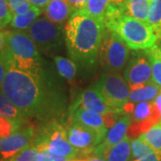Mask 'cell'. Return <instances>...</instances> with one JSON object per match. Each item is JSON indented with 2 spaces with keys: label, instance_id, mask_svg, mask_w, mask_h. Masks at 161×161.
I'll list each match as a JSON object with an SVG mask.
<instances>
[{
  "label": "cell",
  "instance_id": "6da1fadb",
  "mask_svg": "<svg viewBox=\"0 0 161 161\" xmlns=\"http://www.w3.org/2000/svg\"><path fill=\"white\" fill-rule=\"evenodd\" d=\"M0 90L25 118L35 116L45 119L53 112L54 106L47 84L42 79V72L34 74L19 69L10 61Z\"/></svg>",
  "mask_w": 161,
  "mask_h": 161
},
{
  "label": "cell",
  "instance_id": "7a4b0ae2",
  "mask_svg": "<svg viewBox=\"0 0 161 161\" xmlns=\"http://www.w3.org/2000/svg\"><path fill=\"white\" fill-rule=\"evenodd\" d=\"M104 30V23L85 12H75L64 29L65 42L70 57L83 64H93L98 58Z\"/></svg>",
  "mask_w": 161,
  "mask_h": 161
},
{
  "label": "cell",
  "instance_id": "3957f363",
  "mask_svg": "<svg viewBox=\"0 0 161 161\" xmlns=\"http://www.w3.org/2000/svg\"><path fill=\"white\" fill-rule=\"evenodd\" d=\"M106 28L113 31L132 50H146L155 45L158 37L147 22L125 13V6H117L104 21Z\"/></svg>",
  "mask_w": 161,
  "mask_h": 161
},
{
  "label": "cell",
  "instance_id": "277c9868",
  "mask_svg": "<svg viewBox=\"0 0 161 161\" xmlns=\"http://www.w3.org/2000/svg\"><path fill=\"white\" fill-rule=\"evenodd\" d=\"M6 47L9 52L12 64L19 69L39 74L42 72L37 45L28 33L21 31H4Z\"/></svg>",
  "mask_w": 161,
  "mask_h": 161
},
{
  "label": "cell",
  "instance_id": "5b68a950",
  "mask_svg": "<svg viewBox=\"0 0 161 161\" xmlns=\"http://www.w3.org/2000/svg\"><path fill=\"white\" fill-rule=\"evenodd\" d=\"M32 145L40 150H47L54 154L68 158L71 160L80 157H87L82 151L70 143L65 127L56 121L47 124L39 132H35Z\"/></svg>",
  "mask_w": 161,
  "mask_h": 161
},
{
  "label": "cell",
  "instance_id": "8992f818",
  "mask_svg": "<svg viewBox=\"0 0 161 161\" xmlns=\"http://www.w3.org/2000/svg\"><path fill=\"white\" fill-rule=\"evenodd\" d=\"M98 58L105 69L110 72L120 71L128 62L129 47L115 32L105 27Z\"/></svg>",
  "mask_w": 161,
  "mask_h": 161
},
{
  "label": "cell",
  "instance_id": "52a82bcc",
  "mask_svg": "<svg viewBox=\"0 0 161 161\" xmlns=\"http://www.w3.org/2000/svg\"><path fill=\"white\" fill-rule=\"evenodd\" d=\"M102 95L105 102L116 115L124 113V108L129 102L130 88L127 81L115 72L106 74L94 83Z\"/></svg>",
  "mask_w": 161,
  "mask_h": 161
},
{
  "label": "cell",
  "instance_id": "ba28073f",
  "mask_svg": "<svg viewBox=\"0 0 161 161\" xmlns=\"http://www.w3.org/2000/svg\"><path fill=\"white\" fill-rule=\"evenodd\" d=\"M124 113L131 116V125L128 130L131 139H136L161 120L160 113L154 101H142L137 104L128 102Z\"/></svg>",
  "mask_w": 161,
  "mask_h": 161
},
{
  "label": "cell",
  "instance_id": "9c48e42d",
  "mask_svg": "<svg viewBox=\"0 0 161 161\" xmlns=\"http://www.w3.org/2000/svg\"><path fill=\"white\" fill-rule=\"evenodd\" d=\"M27 33L40 48L51 49L60 44L63 28L62 25L53 23L47 17H40L31 24Z\"/></svg>",
  "mask_w": 161,
  "mask_h": 161
},
{
  "label": "cell",
  "instance_id": "30bf717a",
  "mask_svg": "<svg viewBox=\"0 0 161 161\" xmlns=\"http://www.w3.org/2000/svg\"><path fill=\"white\" fill-rule=\"evenodd\" d=\"M64 127L70 143L75 148L82 151L86 156L92 154V150L103 141L106 136V133L104 132L77 124L69 123L68 125Z\"/></svg>",
  "mask_w": 161,
  "mask_h": 161
},
{
  "label": "cell",
  "instance_id": "8fae6325",
  "mask_svg": "<svg viewBox=\"0 0 161 161\" xmlns=\"http://www.w3.org/2000/svg\"><path fill=\"white\" fill-rule=\"evenodd\" d=\"M125 80L130 86V90L154 82L150 60L145 52L133 54L125 70Z\"/></svg>",
  "mask_w": 161,
  "mask_h": 161
},
{
  "label": "cell",
  "instance_id": "7c38bea8",
  "mask_svg": "<svg viewBox=\"0 0 161 161\" xmlns=\"http://www.w3.org/2000/svg\"><path fill=\"white\" fill-rule=\"evenodd\" d=\"M74 105L102 115L105 117L107 126L108 128H110L115 123L114 117L116 114L114 113V111L105 102L102 95L100 94L95 84H93L84 92H81L80 97L77 98Z\"/></svg>",
  "mask_w": 161,
  "mask_h": 161
},
{
  "label": "cell",
  "instance_id": "4fadbf2b",
  "mask_svg": "<svg viewBox=\"0 0 161 161\" xmlns=\"http://www.w3.org/2000/svg\"><path fill=\"white\" fill-rule=\"evenodd\" d=\"M34 136V128L29 125L0 139V156L2 159H9L18 152L28 148L32 144Z\"/></svg>",
  "mask_w": 161,
  "mask_h": 161
},
{
  "label": "cell",
  "instance_id": "5bb4252c",
  "mask_svg": "<svg viewBox=\"0 0 161 161\" xmlns=\"http://www.w3.org/2000/svg\"><path fill=\"white\" fill-rule=\"evenodd\" d=\"M69 123L89 127L107 134L108 126L103 115L73 104L70 108Z\"/></svg>",
  "mask_w": 161,
  "mask_h": 161
},
{
  "label": "cell",
  "instance_id": "9a60e30c",
  "mask_svg": "<svg viewBox=\"0 0 161 161\" xmlns=\"http://www.w3.org/2000/svg\"><path fill=\"white\" fill-rule=\"evenodd\" d=\"M130 125H131V116L129 115L121 116L108 130L103 141L92 150V152L108 149L111 146L120 142L121 141H123L127 136Z\"/></svg>",
  "mask_w": 161,
  "mask_h": 161
},
{
  "label": "cell",
  "instance_id": "2e32d148",
  "mask_svg": "<svg viewBox=\"0 0 161 161\" xmlns=\"http://www.w3.org/2000/svg\"><path fill=\"white\" fill-rule=\"evenodd\" d=\"M92 154L102 158L107 161H134L131 146V138L126 136L120 142L108 149L93 151Z\"/></svg>",
  "mask_w": 161,
  "mask_h": 161
},
{
  "label": "cell",
  "instance_id": "e0dca14e",
  "mask_svg": "<svg viewBox=\"0 0 161 161\" xmlns=\"http://www.w3.org/2000/svg\"><path fill=\"white\" fill-rule=\"evenodd\" d=\"M44 13L49 21L62 25L75 11L65 0H51L44 8Z\"/></svg>",
  "mask_w": 161,
  "mask_h": 161
},
{
  "label": "cell",
  "instance_id": "ac0fdd59",
  "mask_svg": "<svg viewBox=\"0 0 161 161\" xmlns=\"http://www.w3.org/2000/svg\"><path fill=\"white\" fill-rule=\"evenodd\" d=\"M116 5L117 4L113 3L112 0H89L85 6L80 10L104 23L108 14Z\"/></svg>",
  "mask_w": 161,
  "mask_h": 161
},
{
  "label": "cell",
  "instance_id": "d6986e66",
  "mask_svg": "<svg viewBox=\"0 0 161 161\" xmlns=\"http://www.w3.org/2000/svg\"><path fill=\"white\" fill-rule=\"evenodd\" d=\"M132 151L135 160L161 161V153L153 150L141 139H131Z\"/></svg>",
  "mask_w": 161,
  "mask_h": 161
},
{
  "label": "cell",
  "instance_id": "ffe728a7",
  "mask_svg": "<svg viewBox=\"0 0 161 161\" xmlns=\"http://www.w3.org/2000/svg\"><path fill=\"white\" fill-rule=\"evenodd\" d=\"M160 92L161 86L155 82H150L131 90L129 102L135 104L142 101H153Z\"/></svg>",
  "mask_w": 161,
  "mask_h": 161
},
{
  "label": "cell",
  "instance_id": "44dd1931",
  "mask_svg": "<svg viewBox=\"0 0 161 161\" xmlns=\"http://www.w3.org/2000/svg\"><path fill=\"white\" fill-rule=\"evenodd\" d=\"M151 0H125V13L143 22H147Z\"/></svg>",
  "mask_w": 161,
  "mask_h": 161
},
{
  "label": "cell",
  "instance_id": "7402d4cb",
  "mask_svg": "<svg viewBox=\"0 0 161 161\" xmlns=\"http://www.w3.org/2000/svg\"><path fill=\"white\" fill-rule=\"evenodd\" d=\"M41 14V10L39 7L31 6V8L23 15H14L11 22V27L17 31L28 30L31 24Z\"/></svg>",
  "mask_w": 161,
  "mask_h": 161
},
{
  "label": "cell",
  "instance_id": "603a6c76",
  "mask_svg": "<svg viewBox=\"0 0 161 161\" xmlns=\"http://www.w3.org/2000/svg\"><path fill=\"white\" fill-rule=\"evenodd\" d=\"M150 60L152 79L156 84L161 86V47L154 45L145 50Z\"/></svg>",
  "mask_w": 161,
  "mask_h": 161
},
{
  "label": "cell",
  "instance_id": "cb8c5ba5",
  "mask_svg": "<svg viewBox=\"0 0 161 161\" xmlns=\"http://www.w3.org/2000/svg\"><path fill=\"white\" fill-rule=\"evenodd\" d=\"M147 23L155 32L158 40L161 39V0H151Z\"/></svg>",
  "mask_w": 161,
  "mask_h": 161
},
{
  "label": "cell",
  "instance_id": "d4e9b609",
  "mask_svg": "<svg viewBox=\"0 0 161 161\" xmlns=\"http://www.w3.org/2000/svg\"><path fill=\"white\" fill-rule=\"evenodd\" d=\"M153 150L161 153V120L138 137Z\"/></svg>",
  "mask_w": 161,
  "mask_h": 161
},
{
  "label": "cell",
  "instance_id": "484cf974",
  "mask_svg": "<svg viewBox=\"0 0 161 161\" xmlns=\"http://www.w3.org/2000/svg\"><path fill=\"white\" fill-rule=\"evenodd\" d=\"M0 116L13 119H25L23 113L0 90Z\"/></svg>",
  "mask_w": 161,
  "mask_h": 161
},
{
  "label": "cell",
  "instance_id": "4316f807",
  "mask_svg": "<svg viewBox=\"0 0 161 161\" xmlns=\"http://www.w3.org/2000/svg\"><path fill=\"white\" fill-rule=\"evenodd\" d=\"M59 75L67 80H73L76 75V64L74 61L57 56L54 58Z\"/></svg>",
  "mask_w": 161,
  "mask_h": 161
},
{
  "label": "cell",
  "instance_id": "83f0119b",
  "mask_svg": "<svg viewBox=\"0 0 161 161\" xmlns=\"http://www.w3.org/2000/svg\"><path fill=\"white\" fill-rule=\"evenodd\" d=\"M25 119H13L0 116V139L5 138L23 128Z\"/></svg>",
  "mask_w": 161,
  "mask_h": 161
},
{
  "label": "cell",
  "instance_id": "f1b7e54d",
  "mask_svg": "<svg viewBox=\"0 0 161 161\" xmlns=\"http://www.w3.org/2000/svg\"><path fill=\"white\" fill-rule=\"evenodd\" d=\"M6 161H42V153L32 144Z\"/></svg>",
  "mask_w": 161,
  "mask_h": 161
},
{
  "label": "cell",
  "instance_id": "f546056e",
  "mask_svg": "<svg viewBox=\"0 0 161 161\" xmlns=\"http://www.w3.org/2000/svg\"><path fill=\"white\" fill-rule=\"evenodd\" d=\"M13 16L7 0H0V29L5 28L11 23Z\"/></svg>",
  "mask_w": 161,
  "mask_h": 161
},
{
  "label": "cell",
  "instance_id": "4dcf8cb0",
  "mask_svg": "<svg viewBox=\"0 0 161 161\" xmlns=\"http://www.w3.org/2000/svg\"><path fill=\"white\" fill-rule=\"evenodd\" d=\"M10 61L11 59H10L9 52L7 51L6 47H5L4 50L0 54V87L6 76V72L10 66Z\"/></svg>",
  "mask_w": 161,
  "mask_h": 161
},
{
  "label": "cell",
  "instance_id": "1f68e13d",
  "mask_svg": "<svg viewBox=\"0 0 161 161\" xmlns=\"http://www.w3.org/2000/svg\"><path fill=\"white\" fill-rule=\"evenodd\" d=\"M40 151L42 153V161H71L68 158L54 154L47 150H41Z\"/></svg>",
  "mask_w": 161,
  "mask_h": 161
},
{
  "label": "cell",
  "instance_id": "d6a6232c",
  "mask_svg": "<svg viewBox=\"0 0 161 161\" xmlns=\"http://www.w3.org/2000/svg\"><path fill=\"white\" fill-rule=\"evenodd\" d=\"M31 4L29 1L25 2L22 4L21 6H19L17 8L14 9V11L13 12V15H23L24 14H26L31 8Z\"/></svg>",
  "mask_w": 161,
  "mask_h": 161
},
{
  "label": "cell",
  "instance_id": "836d02e7",
  "mask_svg": "<svg viewBox=\"0 0 161 161\" xmlns=\"http://www.w3.org/2000/svg\"><path fill=\"white\" fill-rule=\"evenodd\" d=\"M68 4H69V6L74 9V11H79L80 9H82L85 5L87 4V2L89 1V0H65Z\"/></svg>",
  "mask_w": 161,
  "mask_h": 161
},
{
  "label": "cell",
  "instance_id": "e575fe53",
  "mask_svg": "<svg viewBox=\"0 0 161 161\" xmlns=\"http://www.w3.org/2000/svg\"><path fill=\"white\" fill-rule=\"evenodd\" d=\"M28 1L31 4V6L39 7L41 9V8H45L51 0H28Z\"/></svg>",
  "mask_w": 161,
  "mask_h": 161
},
{
  "label": "cell",
  "instance_id": "d590c367",
  "mask_svg": "<svg viewBox=\"0 0 161 161\" xmlns=\"http://www.w3.org/2000/svg\"><path fill=\"white\" fill-rule=\"evenodd\" d=\"M28 0H7V3L9 5V7L11 9L12 13L14 11L15 8H17L18 6H21L22 4L27 2Z\"/></svg>",
  "mask_w": 161,
  "mask_h": 161
},
{
  "label": "cell",
  "instance_id": "8d00e7d4",
  "mask_svg": "<svg viewBox=\"0 0 161 161\" xmlns=\"http://www.w3.org/2000/svg\"><path fill=\"white\" fill-rule=\"evenodd\" d=\"M6 47V35L5 32L0 31V54Z\"/></svg>",
  "mask_w": 161,
  "mask_h": 161
},
{
  "label": "cell",
  "instance_id": "74e56055",
  "mask_svg": "<svg viewBox=\"0 0 161 161\" xmlns=\"http://www.w3.org/2000/svg\"><path fill=\"white\" fill-rule=\"evenodd\" d=\"M154 103L156 104V106H157V108H158V109L161 115V92L158 95V97L154 99Z\"/></svg>",
  "mask_w": 161,
  "mask_h": 161
},
{
  "label": "cell",
  "instance_id": "f35d334b",
  "mask_svg": "<svg viewBox=\"0 0 161 161\" xmlns=\"http://www.w3.org/2000/svg\"><path fill=\"white\" fill-rule=\"evenodd\" d=\"M86 161H107L106 159H104L102 158H99L97 156H94V157H90L89 158L85 159Z\"/></svg>",
  "mask_w": 161,
  "mask_h": 161
},
{
  "label": "cell",
  "instance_id": "ab89813d",
  "mask_svg": "<svg viewBox=\"0 0 161 161\" xmlns=\"http://www.w3.org/2000/svg\"><path fill=\"white\" fill-rule=\"evenodd\" d=\"M112 2H113V3H115V4H117V5L124 6V5H125V0H112Z\"/></svg>",
  "mask_w": 161,
  "mask_h": 161
},
{
  "label": "cell",
  "instance_id": "60d3db41",
  "mask_svg": "<svg viewBox=\"0 0 161 161\" xmlns=\"http://www.w3.org/2000/svg\"><path fill=\"white\" fill-rule=\"evenodd\" d=\"M71 161H82V160H76V159H75V160H71Z\"/></svg>",
  "mask_w": 161,
  "mask_h": 161
},
{
  "label": "cell",
  "instance_id": "b9f144b4",
  "mask_svg": "<svg viewBox=\"0 0 161 161\" xmlns=\"http://www.w3.org/2000/svg\"><path fill=\"white\" fill-rule=\"evenodd\" d=\"M0 161H6V160H5V159H1V160H0Z\"/></svg>",
  "mask_w": 161,
  "mask_h": 161
},
{
  "label": "cell",
  "instance_id": "7bdbcfd3",
  "mask_svg": "<svg viewBox=\"0 0 161 161\" xmlns=\"http://www.w3.org/2000/svg\"><path fill=\"white\" fill-rule=\"evenodd\" d=\"M82 161H86V160H82Z\"/></svg>",
  "mask_w": 161,
  "mask_h": 161
},
{
  "label": "cell",
  "instance_id": "ee69618b",
  "mask_svg": "<svg viewBox=\"0 0 161 161\" xmlns=\"http://www.w3.org/2000/svg\"><path fill=\"white\" fill-rule=\"evenodd\" d=\"M134 161H138V160H134Z\"/></svg>",
  "mask_w": 161,
  "mask_h": 161
},
{
  "label": "cell",
  "instance_id": "f6af8a7d",
  "mask_svg": "<svg viewBox=\"0 0 161 161\" xmlns=\"http://www.w3.org/2000/svg\"></svg>",
  "mask_w": 161,
  "mask_h": 161
}]
</instances>
